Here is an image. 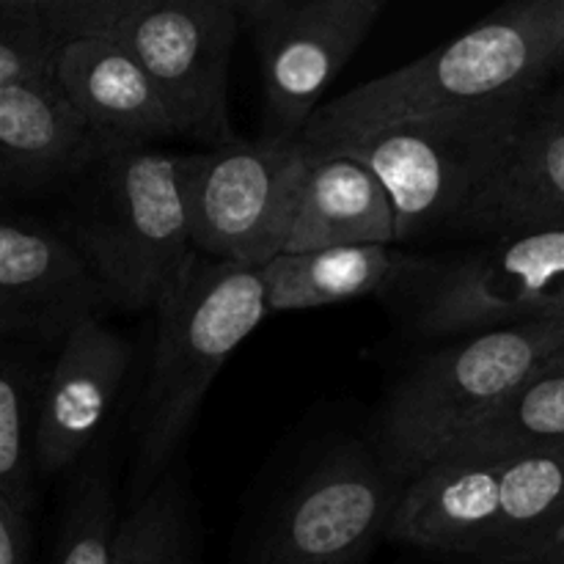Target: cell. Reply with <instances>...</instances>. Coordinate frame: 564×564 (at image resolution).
Here are the masks:
<instances>
[{
  "instance_id": "1",
  "label": "cell",
  "mask_w": 564,
  "mask_h": 564,
  "mask_svg": "<svg viewBox=\"0 0 564 564\" xmlns=\"http://www.w3.org/2000/svg\"><path fill=\"white\" fill-rule=\"evenodd\" d=\"M564 69V0H518L444 47L319 105L303 130L314 149L416 116L496 102H534Z\"/></svg>"
},
{
  "instance_id": "2",
  "label": "cell",
  "mask_w": 564,
  "mask_h": 564,
  "mask_svg": "<svg viewBox=\"0 0 564 564\" xmlns=\"http://www.w3.org/2000/svg\"><path fill=\"white\" fill-rule=\"evenodd\" d=\"M268 317L259 273L193 251L154 308V341L138 402L132 494L152 488L185 446L220 369Z\"/></svg>"
},
{
  "instance_id": "3",
  "label": "cell",
  "mask_w": 564,
  "mask_h": 564,
  "mask_svg": "<svg viewBox=\"0 0 564 564\" xmlns=\"http://www.w3.org/2000/svg\"><path fill=\"white\" fill-rule=\"evenodd\" d=\"M66 191L61 231L97 275L110 312H154L193 253L176 152L113 149Z\"/></svg>"
},
{
  "instance_id": "4",
  "label": "cell",
  "mask_w": 564,
  "mask_h": 564,
  "mask_svg": "<svg viewBox=\"0 0 564 564\" xmlns=\"http://www.w3.org/2000/svg\"><path fill=\"white\" fill-rule=\"evenodd\" d=\"M55 36L97 33L132 55L169 105L180 135L204 147L235 141L229 64L237 0H39Z\"/></svg>"
},
{
  "instance_id": "5",
  "label": "cell",
  "mask_w": 564,
  "mask_h": 564,
  "mask_svg": "<svg viewBox=\"0 0 564 564\" xmlns=\"http://www.w3.org/2000/svg\"><path fill=\"white\" fill-rule=\"evenodd\" d=\"M564 350V319L540 317L460 336L419 358L386 394L372 444L402 479L427 468L446 444L516 394Z\"/></svg>"
},
{
  "instance_id": "6",
  "label": "cell",
  "mask_w": 564,
  "mask_h": 564,
  "mask_svg": "<svg viewBox=\"0 0 564 564\" xmlns=\"http://www.w3.org/2000/svg\"><path fill=\"white\" fill-rule=\"evenodd\" d=\"M405 485L372 438L325 441L264 501L237 564H364Z\"/></svg>"
},
{
  "instance_id": "7",
  "label": "cell",
  "mask_w": 564,
  "mask_h": 564,
  "mask_svg": "<svg viewBox=\"0 0 564 564\" xmlns=\"http://www.w3.org/2000/svg\"><path fill=\"white\" fill-rule=\"evenodd\" d=\"M534 102H496L416 116L328 149L350 154L372 171L391 204L397 246H402L457 226Z\"/></svg>"
},
{
  "instance_id": "8",
  "label": "cell",
  "mask_w": 564,
  "mask_h": 564,
  "mask_svg": "<svg viewBox=\"0 0 564 564\" xmlns=\"http://www.w3.org/2000/svg\"><path fill=\"white\" fill-rule=\"evenodd\" d=\"M564 512V446L496 460H438L408 479L386 540L441 560L516 543Z\"/></svg>"
},
{
  "instance_id": "9",
  "label": "cell",
  "mask_w": 564,
  "mask_h": 564,
  "mask_svg": "<svg viewBox=\"0 0 564 564\" xmlns=\"http://www.w3.org/2000/svg\"><path fill=\"white\" fill-rule=\"evenodd\" d=\"M308 158L303 138L268 132L176 152L193 251L251 270L279 257Z\"/></svg>"
},
{
  "instance_id": "10",
  "label": "cell",
  "mask_w": 564,
  "mask_h": 564,
  "mask_svg": "<svg viewBox=\"0 0 564 564\" xmlns=\"http://www.w3.org/2000/svg\"><path fill=\"white\" fill-rule=\"evenodd\" d=\"M562 286L564 229L510 231L433 259L400 303L413 336L460 339L549 317Z\"/></svg>"
},
{
  "instance_id": "11",
  "label": "cell",
  "mask_w": 564,
  "mask_h": 564,
  "mask_svg": "<svg viewBox=\"0 0 564 564\" xmlns=\"http://www.w3.org/2000/svg\"><path fill=\"white\" fill-rule=\"evenodd\" d=\"M386 0H237L262 77L268 135L303 138Z\"/></svg>"
},
{
  "instance_id": "12",
  "label": "cell",
  "mask_w": 564,
  "mask_h": 564,
  "mask_svg": "<svg viewBox=\"0 0 564 564\" xmlns=\"http://www.w3.org/2000/svg\"><path fill=\"white\" fill-rule=\"evenodd\" d=\"M135 347L105 317L77 323L44 369L33 424L39 477L80 466L99 444L130 378Z\"/></svg>"
},
{
  "instance_id": "13",
  "label": "cell",
  "mask_w": 564,
  "mask_h": 564,
  "mask_svg": "<svg viewBox=\"0 0 564 564\" xmlns=\"http://www.w3.org/2000/svg\"><path fill=\"white\" fill-rule=\"evenodd\" d=\"M108 312L97 275L61 226L0 215V341L58 345L77 323Z\"/></svg>"
},
{
  "instance_id": "14",
  "label": "cell",
  "mask_w": 564,
  "mask_h": 564,
  "mask_svg": "<svg viewBox=\"0 0 564 564\" xmlns=\"http://www.w3.org/2000/svg\"><path fill=\"white\" fill-rule=\"evenodd\" d=\"M53 86L110 149L180 138L174 116L147 72L127 50L97 33L58 36Z\"/></svg>"
},
{
  "instance_id": "15",
  "label": "cell",
  "mask_w": 564,
  "mask_h": 564,
  "mask_svg": "<svg viewBox=\"0 0 564 564\" xmlns=\"http://www.w3.org/2000/svg\"><path fill=\"white\" fill-rule=\"evenodd\" d=\"M457 229L488 237L564 229V80L534 102Z\"/></svg>"
},
{
  "instance_id": "16",
  "label": "cell",
  "mask_w": 564,
  "mask_h": 564,
  "mask_svg": "<svg viewBox=\"0 0 564 564\" xmlns=\"http://www.w3.org/2000/svg\"><path fill=\"white\" fill-rule=\"evenodd\" d=\"M108 152L53 80L0 88V196L69 187Z\"/></svg>"
},
{
  "instance_id": "17",
  "label": "cell",
  "mask_w": 564,
  "mask_h": 564,
  "mask_svg": "<svg viewBox=\"0 0 564 564\" xmlns=\"http://www.w3.org/2000/svg\"><path fill=\"white\" fill-rule=\"evenodd\" d=\"M345 246H397L394 213L372 171L350 154L312 147L281 253Z\"/></svg>"
},
{
  "instance_id": "18",
  "label": "cell",
  "mask_w": 564,
  "mask_h": 564,
  "mask_svg": "<svg viewBox=\"0 0 564 564\" xmlns=\"http://www.w3.org/2000/svg\"><path fill=\"white\" fill-rule=\"evenodd\" d=\"M433 259L411 257L400 246H345L308 253H279L257 270L264 306L308 312L358 297H400Z\"/></svg>"
},
{
  "instance_id": "19",
  "label": "cell",
  "mask_w": 564,
  "mask_h": 564,
  "mask_svg": "<svg viewBox=\"0 0 564 564\" xmlns=\"http://www.w3.org/2000/svg\"><path fill=\"white\" fill-rule=\"evenodd\" d=\"M564 446V350L549 358L516 394L457 435L438 460H496ZM430 463V466H433Z\"/></svg>"
},
{
  "instance_id": "20",
  "label": "cell",
  "mask_w": 564,
  "mask_h": 564,
  "mask_svg": "<svg viewBox=\"0 0 564 564\" xmlns=\"http://www.w3.org/2000/svg\"><path fill=\"white\" fill-rule=\"evenodd\" d=\"M113 564H204L202 516L185 463L132 499L116 532Z\"/></svg>"
},
{
  "instance_id": "21",
  "label": "cell",
  "mask_w": 564,
  "mask_h": 564,
  "mask_svg": "<svg viewBox=\"0 0 564 564\" xmlns=\"http://www.w3.org/2000/svg\"><path fill=\"white\" fill-rule=\"evenodd\" d=\"M44 369L33 345L0 341V499L25 518L39 501L33 424Z\"/></svg>"
},
{
  "instance_id": "22",
  "label": "cell",
  "mask_w": 564,
  "mask_h": 564,
  "mask_svg": "<svg viewBox=\"0 0 564 564\" xmlns=\"http://www.w3.org/2000/svg\"><path fill=\"white\" fill-rule=\"evenodd\" d=\"M119 501L108 449L97 446L75 474L58 523L53 564H113Z\"/></svg>"
},
{
  "instance_id": "23",
  "label": "cell",
  "mask_w": 564,
  "mask_h": 564,
  "mask_svg": "<svg viewBox=\"0 0 564 564\" xmlns=\"http://www.w3.org/2000/svg\"><path fill=\"white\" fill-rule=\"evenodd\" d=\"M55 50L39 0H0V88L53 80Z\"/></svg>"
},
{
  "instance_id": "24",
  "label": "cell",
  "mask_w": 564,
  "mask_h": 564,
  "mask_svg": "<svg viewBox=\"0 0 564 564\" xmlns=\"http://www.w3.org/2000/svg\"><path fill=\"white\" fill-rule=\"evenodd\" d=\"M564 562V512L554 521L532 529L516 543L505 549L488 551L479 556H466V560H444V564H551Z\"/></svg>"
},
{
  "instance_id": "25",
  "label": "cell",
  "mask_w": 564,
  "mask_h": 564,
  "mask_svg": "<svg viewBox=\"0 0 564 564\" xmlns=\"http://www.w3.org/2000/svg\"><path fill=\"white\" fill-rule=\"evenodd\" d=\"M28 560H31L28 518L0 499V564H28Z\"/></svg>"
},
{
  "instance_id": "26",
  "label": "cell",
  "mask_w": 564,
  "mask_h": 564,
  "mask_svg": "<svg viewBox=\"0 0 564 564\" xmlns=\"http://www.w3.org/2000/svg\"><path fill=\"white\" fill-rule=\"evenodd\" d=\"M549 317H560V319H564V286H562L560 295H556V303H554V308H551Z\"/></svg>"
},
{
  "instance_id": "27",
  "label": "cell",
  "mask_w": 564,
  "mask_h": 564,
  "mask_svg": "<svg viewBox=\"0 0 564 564\" xmlns=\"http://www.w3.org/2000/svg\"><path fill=\"white\" fill-rule=\"evenodd\" d=\"M551 564H564V562H551Z\"/></svg>"
},
{
  "instance_id": "28",
  "label": "cell",
  "mask_w": 564,
  "mask_h": 564,
  "mask_svg": "<svg viewBox=\"0 0 564 564\" xmlns=\"http://www.w3.org/2000/svg\"><path fill=\"white\" fill-rule=\"evenodd\" d=\"M562 80H564V69H562Z\"/></svg>"
}]
</instances>
